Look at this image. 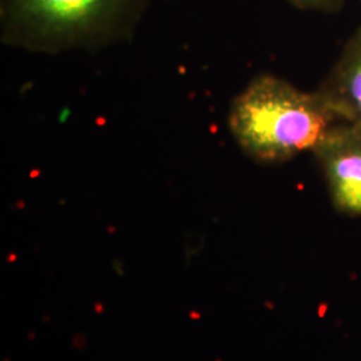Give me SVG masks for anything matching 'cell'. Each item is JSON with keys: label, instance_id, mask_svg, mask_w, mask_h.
Masks as SVG:
<instances>
[{"label": "cell", "instance_id": "8992f818", "mask_svg": "<svg viewBox=\"0 0 361 361\" xmlns=\"http://www.w3.org/2000/svg\"><path fill=\"white\" fill-rule=\"evenodd\" d=\"M360 1H361V0H360Z\"/></svg>", "mask_w": 361, "mask_h": 361}, {"label": "cell", "instance_id": "277c9868", "mask_svg": "<svg viewBox=\"0 0 361 361\" xmlns=\"http://www.w3.org/2000/svg\"><path fill=\"white\" fill-rule=\"evenodd\" d=\"M317 91L343 122L361 125V27Z\"/></svg>", "mask_w": 361, "mask_h": 361}, {"label": "cell", "instance_id": "3957f363", "mask_svg": "<svg viewBox=\"0 0 361 361\" xmlns=\"http://www.w3.org/2000/svg\"><path fill=\"white\" fill-rule=\"evenodd\" d=\"M312 153L323 170L336 210L361 216V125L337 123Z\"/></svg>", "mask_w": 361, "mask_h": 361}, {"label": "cell", "instance_id": "5b68a950", "mask_svg": "<svg viewBox=\"0 0 361 361\" xmlns=\"http://www.w3.org/2000/svg\"><path fill=\"white\" fill-rule=\"evenodd\" d=\"M292 6L301 10H320L331 11L343 4L344 0H286Z\"/></svg>", "mask_w": 361, "mask_h": 361}, {"label": "cell", "instance_id": "6da1fadb", "mask_svg": "<svg viewBox=\"0 0 361 361\" xmlns=\"http://www.w3.org/2000/svg\"><path fill=\"white\" fill-rule=\"evenodd\" d=\"M150 0H0L1 40L40 54L95 51L134 37Z\"/></svg>", "mask_w": 361, "mask_h": 361}, {"label": "cell", "instance_id": "7a4b0ae2", "mask_svg": "<svg viewBox=\"0 0 361 361\" xmlns=\"http://www.w3.org/2000/svg\"><path fill=\"white\" fill-rule=\"evenodd\" d=\"M340 122L319 91L300 90L269 74L255 78L234 98L229 113V126L240 147L265 164L313 152Z\"/></svg>", "mask_w": 361, "mask_h": 361}]
</instances>
